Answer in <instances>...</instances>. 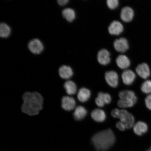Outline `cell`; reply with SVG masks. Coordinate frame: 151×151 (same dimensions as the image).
Masks as SVG:
<instances>
[{"instance_id":"7c38bea8","label":"cell","mask_w":151,"mask_h":151,"mask_svg":"<svg viewBox=\"0 0 151 151\" xmlns=\"http://www.w3.org/2000/svg\"><path fill=\"white\" fill-rule=\"evenodd\" d=\"M136 71L141 78L146 79L150 76V70L149 66L146 63H142L138 65Z\"/></svg>"},{"instance_id":"484cf974","label":"cell","mask_w":151,"mask_h":151,"mask_svg":"<svg viewBox=\"0 0 151 151\" xmlns=\"http://www.w3.org/2000/svg\"><path fill=\"white\" fill-rule=\"evenodd\" d=\"M107 6L111 9H116L118 6L119 0H106Z\"/></svg>"},{"instance_id":"2e32d148","label":"cell","mask_w":151,"mask_h":151,"mask_svg":"<svg viewBox=\"0 0 151 151\" xmlns=\"http://www.w3.org/2000/svg\"><path fill=\"white\" fill-rule=\"evenodd\" d=\"M117 65L122 69H127L131 65L129 58L124 55H120L117 57L116 60Z\"/></svg>"},{"instance_id":"277c9868","label":"cell","mask_w":151,"mask_h":151,"mask_svg":"<svg viewBox=\"0 0 151 151\" xmlns=\"http://www.w3.org/2000/svg\"><path fill=\"white\" fill-rule=\"evenodd\" d=\"M106 81L109 86L116 88L119 84V77L118 73L114 71H109L105 73Z\"/></svg>"},{"instance_id":"7402d4cb","label":"cell","mask_w":151,"mask_h":151,"mask_svg":"<svg viewBox=\"0 0 151 151\" xmlns=\"http://www.w3.org/2000/svg\"><path fill=\"white\" fill-rule=\"evenodd\" d=\"M11 30L6 24L1 23L0 25V36L3 38L8 37L11 33Z\"/></svg>"},{"instance_id":"83f0119b","label":"cell","mask_w":151,"mask_h":151,"mask_svg":"<svg viewBox=\"0 0 151 151\" xmlns=\"http://www.w3.org/2000/svg\"><path fill=\"white\" fill-rule=\"evenodd\" d=\"M95 101L96 105L100 107H102L105 105V104L101 101V100L99 97H97L96 98Z\"/></svg>"},{"instance_id":"52a82bcc","label":"cell","mask_w":151,"mask_h":151,"mask_svg":"<svg viewBox=\"0 0 151 151\" xmlns=\"http://www.w3.org/2000/svg\"><path fill=\"white\" fill-rule=\"evenodd\" d=\"M28 48L33 54H39L43 51L44 47L41 41L38 39H34L30 41Z\"/></svg>"},{"instance_id":"9a60e30c","label":"cell","mask_w":151,"mask_h":151,"mask_svg":"<svg viewBox=\"0 0 151 151\" xmlns=\"http://www.w3.org/2000/svg\"><path fill=\"white\" fill-rule=\"evenodd\" d=\"M133 129L136 134L141 136L145 134L148 131V126L146 123L139 121L134 124Z\"/></svg>"},{"instance_id":"3957f363","label":"cell","mask_w":151,"mask_h":151,"mask_svg":"<svg viewBox=\"0 0 151 151\" xmlns=\"http://www.w3.org/2000/svg\"><path fill=\"white\" fill-rule=\"evenodd\" d=\"M117 118L119 119V122L126 129H131L135 124V119L133 116L125 109H119Z\"/></svg>"},{"instance_id":"e0dca14e","label":"cell","mask_w":151,"mask_h":151,"mask_svg":"<svg viewBox=\"0 0 151 151\" xmlns=\"http://www.w3.org/2000/svg\"><path fill=\"white\" fill-rule=\"evenodd\" d=\"M91 116L95 122H101L104 121L106 118L105 111L99 109H94L91 113Z\"/></svg>"},{"instance_id":"f1b7e54d","label":"cell","mask_w":151,"mask_h":151,"mask_svg":"<svg viewBox=\"0 0 151 151\" xmlns=\"http://www.w3.org/2000/svg\"><path fill=\"white\" fill-rule=\"evenodd\" d=\"M69 0H57L58 3L60 6H64L68 2Z\"/></svg>"},{"instance_id":"4316f807","label":"cell","mask_w":151,"mask_h":151,"mask_svg":"<svg viewBox=\"0 0 151 151\" xmlns=\"http://www.w3.org/2000/svg\"><path fill=\"white\" fill-rule=\"evenodd\" d=\"M145 101L147 108L151 110V94L147 96L145 99Z\"/></svg>"},{"instance_id":"8992f818","label":"cell","mask_w":151,"mask_h":151,"mask_svg":"<svg viewBox=\"0 0 151 151\" xmlns=\"http://www.w3.org/2000/svg\"><path fill=\"white\" fill-rule=\"evenodd\" d=\"M114 48L117 52L123 53L129 48V44L127 40L124 37L116 39L113 43Z\"/></svg>"},{"instance_id":"9c48e42d","label":"cell","mask_w":151,"mask_h":151,"mask_svg":"<svg viewBox=\"0 0 151 151\" xmlns=\"http://www.w3.org/2000/svg\"><path fill=\"white\" fill-rule=\"evenodd\" d=\"M123 31L124 27L122 24L116 20L111 22L108 28L109 33L112 35H119Z\"/></svg>"},{"instance_id":"cb8c5ba5","label":"cell","mask_w":151,"mask_h":151,"mask_svg":"<svg viewBox=\"0 0 151 151\" xmlns=\"http://www.w3.org/2000/svg\"><path fill=\"white\" fill-rule=\"evenodd\" d=\"M97 97H99L105 104L110 103L111 101V96L110 94L108 93L99 92L98 94Z\"/></svg>"},{"instance_id":"6da1fadb","label":"cell","mask_w":151,"mask_h":151,"mask_svg":"<svg viewBox=\"0 0 151 151\" xmlns=\"http://www.w3.org/2000/svg\"><path fill=\"white\" fill-rule=\"evenodd\" d=\"M22 112L30 116H36L43 109L44 99L39 92H26L22 95Z\"/></svg>"},{"instance_id":"30bf717a","label":"cell","mask_w":151,"mask_h":151,"mask_svg":"<svg viewBox=\"0 0 151 151\" xmlns=\"http://www.w3.org/2000/svg\"><path fill=\"white\" fill-rule=\"evenodd\" d=\"M122 77L124 84L127 86H129L133 84L136 75L131 70L126 69L123 72Z\"/></svg>"},{"instance_id":"f546056e","label":"cell","mask_w":151,"mask_h":151,"mask_svg":"<svg viewBox=\"0 0 151 151\" xmlns=\"http://www.w3.org/2000/svg\"><path fill=\"white\" fill-rule=\"evenodd\" d=\"M146 151H151V146L148 149H147Z\"/></svg>"},{"instance_id":"ba28073f","label":"cell","mask_w":151,"mask_h":151,"mask_svg":"<svg viewBox=\"0 0 151 151\" xmlns=\"http://www.w3.org/2000/svg\"><path fill=\"white\" fill-rule=\"evenodd\" d=\"M97 60L101 65H106L111 62L110 53L105 49H102L98 52Z\"/></svg>"},{"instance_id":"44dd1931","label":"cell","mask_w":151,"mask_h":151,"mask_svg":"<svg viewBox=\"0 0 151 151\" xmlns=\"http://www.w3.org/2000/svg\"><path fill=\"white\" fill-rule=\"evenodd\" d=\"M62 15L68 22H71L74 20L76 17L75 11L70 8H67L62 11Z\"/></svg>"},{"instance_id":"5b68a950","label":"cell","mask_w":151,"mask_h":151,"mask_svg":"<svg viewBox=\"0 0 151 151\" xmlns=\"http://www.w3.org/2000/svg\"><path fill=\"white\" fill-rule=\"evenodd\" d=\"M75 99L72 97L69 96H64L61 99V107L64 110L70 111L76 108Z\"/></svg>"},{"instance_id":"8fae6325","label":"cell","mask_w":151,"mask_h":151,"mask_svg":"<svg viewBox=\"0 0 151 151\" xmlns=\"http://www.w3.org/2000/svg\"><path fill=\"white\" fill-rule=\"evenodd\" d=\"M134 16V11L131 7L125 6L121 11L120 18L124 22H129L133 20Z\"/></svg>"},{"instance_id":"d4e9b609","label":"cell","mask_w":151,"mask_h":151,"mask_svg":"<svg viewBox=\"0 0 151 151\" xmlns=\"http://www.w3.org/2000/svg\"><path fill=\"white\" fill-rule=\"evenodd\" d=\"M135 103L133 102L125 101V100H119L117 103V105L119 107L122 108H129L134 106Z\"/></svg>"},{"instance_id":"d6986e66","label":"cell","mask_w":151,"mask_h":151,"mask_svg":"<svg viewBox=\"0 0 151 151\" xmlns=\"http://www.w3.org/2000/svg\"><path fill=\"white\" fill-rule=\"evenodd\" d=\"M91 93L90 90L86 88H82L79 90L77 93V98L81 102L84 103L90 99Z\"/></svg>"},{"instance_id":"4fadbf2b","label":"cell","mask_w":151,"mask_h":151,"mask_svg":"<svg viewBox=\"0 0 151 151\" xmlns=\"http://www.w3.org/2000/svg\"><path fill=\"white\" fill-rule=\"evenodd\" d=\"M120 99L133 102L135 104L137 101V98L134 92L131 90H124L119 92V93Z\"/></svg>"},{"instance_id":"7a4b0ae2","label":"cell","mask_w":151,"mask_h":151,"mask_svg":"<svg viewBox=\"0 0 151 151\" xmlns=\"http://www.w3.org/2000/svg\"><path fill=\"white\" fill-rule=\"evenodd\" d=\"M116 137L112 130H104L95 134L91 141L94 148L98 151H106L114 145Z\"/></svg>"},{"instance_id":"5bb4252c","label":"cell","mask_w":151,"mask_h":151,"mask_svg":"<svg viewBox=\"0 0 151 151\" xmlns=\"http://www.w3.org/2000/svg\"><path fill=\"white\" fill-rule=\"evenodd\" d=\"M59 76L64 80H69L73 75L72 69L69 66L63 65L60 67L58 69Z\"/></svg>"},{"instance_id":"ac0fdd59","label":"cell","mask_w":151,"mask_h":151,"mask_svg":"<svg viewBox=\"0 0 151 151\" xmlns=\"http://www.w3.org/2000/svg\"><path fill=\"white\" fill-rule=\"evenodd\" d=\"M87 114V111L86 109L82 106H78L75 109L73 116L75 120L81 121L85 118Z\"/></svg>"},{"instance_id":"603a6c76","label":"cell","mask_w":151,"mask_h":151,"mask_svg":"<svg viewBox=\"0 0 151 151\" xmlns=\"http://www.w3.org/2000/svg\"><path fill=\"white\" fill-rule=\"evenodd\" d=\"M141 89L143 93L146 94L151 93V81L147 80L142 84Z\"/></svg>"},{"instance_id":"ffe728a7","label":"cell","mask_w":151,"mask_h":151,"mask_svg":"<svg viewBox=\"0 0 151 151\" xmlns=\"http://www.w3.org/2000/svg\"><path fill=\"white\" fill-rule=\"evenodd\" d=\"M63 87L66 93L69 95H74L76 93V85L72 81L68 80L66 81L63 85Z\"/></svg>"}]
</instances>
